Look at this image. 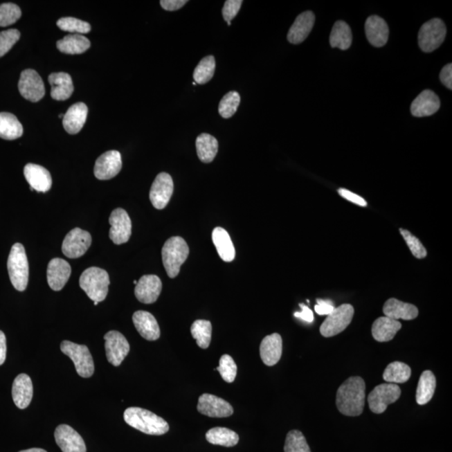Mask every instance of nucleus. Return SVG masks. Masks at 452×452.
Masks as SVG:
<instances>
[{"label":"nucleus","instance_id":"nucleus-56","mask_svg":"<svg viewBox=\"0 0 452 452\" xmlns=\"http://www.w3.org/2000/svg\"><path fill=\"white\" fill-rule=\"evenodd\" d=\"M59 118L63 119V118H64V114H60Z\"/></svg>","mask_w":452,"mask_h":452},{"label":"nucleus","instance_id":"nucleus-47","mask_svg":"<svg viewBox=\"0 0 452 452\" xmlns=\"http://www.w3.org/2000/svg\"><path fill=\"white\" fill-rule=\"evenodd\" d=\"M21 38L18 30L11 29L0 32V57L8 53Z\"/></svg>","mask_w":452,"mask_h":452},{"label":"nucleus","instance_id":"nucleus-8","mask_svg":"<svg viewBox=\"0 0 452 452\" xmlns=\"http://www.w3.org/2000/svg\"><path fill=\"white\" fill-rule=\"evenodd\" d=\"M401 390L396 383H382L376 386L368 396L370 409L374 414H382L391 404L398 401Z\"/></svg>","mask_w":452,"mask_h":452},{"label":"nucleus","instance_id":"nucleus-40","mask_svg":"<svg viewBox=\"0 0 452 452\" xmlns=\"http://www.w3.org/2000/svg\"><path fill=\"white\" fill-rule=\"evenodd\" d=\"M215 71V60L213 55H208L203 58L196 66L193 78L196 83L204 85L209 82L214 77Z\"/></svg>","mask_w":452,"mask_h":452},{"label":"nucleus","instance_id":"nucleus-18","mask_svg":"<svg viewBox=\"0 0 452 452\" xmlns=\"http://www.w3.org/2000/svg\"><path fill=\"white\" fill-rule=\"evenodd\" d=\"M161 291L162 282L158 275H145L136 285L135 296L139 302L151 304L157 301Z\"/></svg>","mask_w":452,"mask_h":452},{"label":"nucleus","instance_id":"nucleus-49","mask_svg":"<svg viewBox=\"0 0 452 452\" xmlns=\"http://www.w3.org/2000/svg\"><path fill=\"white\" fill-rule=\"evenodd\" d=\"M340 196H342L343 198L347 199L352 203L355 204V205L365 207L367 206V202L365 199L362 198L361 196L356 195L350 190L346 189H339L338 190Z\"/></svg>","mask_w":452,"mask_h":452},{"label":"nucleus","instance_id":"nucleus-39","mask_svg":"<svg viewBox=\"0 0 452 452\" xmlns=\"http://www.w3.org/2000/svg\"><path fill=\"white\" fill-rule=\"evenodd\" d=\"M191 334L197 345L203 350L210 347L212 337V325L207 320H196L191 326Z\"/></svg>","mask_w":452,"mask_h":452},{"label":"nucleus","instance_id":"nucleus-53","mask_svg":"<svg viewBox=\"0 0 452 452\" xmlns=\"http://www.w3.org/2000/svg\"><path fill=\"white\" fill-rule=\"evenodd\" d=\"M301 307L302 311H297L294 314L296 318L303 320L307 323H313L314 320V316L313 311H311L309 307L304 305V304H300Z\"/></svg>","mask_w":452,"mask_h":452},{"label":"nucleus","instance_id":"nucleus-7","mask_svg":"<svg viewBox=\"0 0 452 452\" xmlns=\"http://www.w3.org/2000/svg\"><path fill=\"white\" fill-rule=\"evenodd\" d=\"M354 309L350 304H343L336 307L333 313L324 320L320 333L325 338L334 337L345 331L354 318Z\"/></svg>","mask_w":452,"mask_h":452},{"label":"nucleus","instance_id":"nucleus-23","mask_svg":"<svg viewBox=\"0 0 452 452\" xmlns=\"http://www.w3.org/2000/svg\"><path fill=\"white\" fill-rule=\"evenodd\" d=\"M282 354V338L278 334L264 338L260 346V355L267 366H274L280 361Z\"/></svg>","mask_w":452,"mask_h":452},{"label":"nucleus","instance_id":"nucleus-20","mask_svg":"<svg viewBox=\"0 0 452 452\" xmlns=\"http://www.w3.org/2000/svg\"><path fill=\"white\" fill-rule=\"evenodd\" d=\"M24 174L27 182L30 183L31 190L46 193L51 189V175L46 168L34 163H28L24 169Z\"/></svg>","mask_w":452,"mask_h":452},{"label":"nucleus","instance_id":"nucleus-22","mask_svg":"<svg viewBox=\"0 0 452 452\" xmlns=\"http://www.w3.org/2000/svg\"><path fill=\"white\" fill-rule=\"evenodd\" d=\"M441 107L437 95L431 90L422 91L411 104L410 111L415 117L422 118L433 115Z\"/></svg>","mask_w":452,"mask_h":452},{"label":"nucleus","instance_id":"nucleus-19","mask_svg":"<svg viewBox=\"0 0 452 452\" xmlns=\"http://www.w3.org/2000/svg\"><path fill=\"white\" fill-rule=\"evenodd\" d=\"M71 274L70 264L65 260L54 258L48 264L47 281L54 291H61L69 280Z\"/></svg>","mask_w":452,"mask_h":452},{"label":"nucleus","instance_id":"nucleus-58","mask_svg":"<svg viewBox=\"0 0 452 452\" xmlns=\"http://www.w3.org/2000/svg\"><path fill=\"white\" fill-rule=\"evenodd\" d=\"M134 283L135 284V285H137V284H138V281H136V280H135V281L134 282Z\"/></svg>","mask_w":452,"mask_h":452},{"label":"nucleus","instance_id":"nucleus-57","mask_svg":"<svg viewBox=\"0 0 452 452\" xmlns=\"http://www.w3.org/2000/svg\"><path fill=\"white\" fill-rule=\"evenodd\" d=\"M98 303H99V302H94V305H95V306H97Z\"/></svg>","mask_w":452,"mask_h":452},{"label":"nucleus","instance_id":"nucleus-36","mask_svg":"<svg viewBox=\"0 0 452 452\" xmlns=\"http://www.w3.org/2000/svg\"><path fill=\"white\" fill-rule=\"evenodd\" d=\"M206 437L207 442L213 445L226 447H233L239 442L238 434L225 427L212 428L207 432Z\"/></svg>","mask_w":452,"mask_h":452},{"label":"nucleus","instance_id":"nucleus-43","mask_svg":"<svg viewBox=\"0 0 452 452\" xmlns=\"http://www.w3.org/2000/svg\"><path fill=\"white\" fill-rule=\"evenodd\" d=\"M57 26L63 31L70 33L83 35L89 33L91 27L89 23L82 21L81 19L73 17H65L60 19L57 24Z\"/></svg>","mask_w":452,"mask_h":452},{"label":"nucleus","instance_id":"nucleus-29","mask_svg":"<svg viewBox=\"0 0 452 452\" xmlns=\"http://www.w3.org/2000/svg\"><path fill=\"white\" fill-rule=\"evenodd\" d=\"M51 86V98L57 101H65L73 93L74 87L71 77L65 72H57L49 75Z\"/></svg>","mask_w":452,"mask_h":452},{"label":"nucleus","instance_id":"nucleus-32","mask_svg":"<svg viewBox=\"0 0 452 452\" xmlns=\"http://www.w3.org/2000/svg\"><path fill=\"white\" fill-rule=\"evenodd\" d=\"M57 47L64 54L79 55L89 49L91 42L82 35H68L57 42Z\"/></svg>","mask_w":452,"mask_h":452},{"label":"nucleus","instance_id":"nucleus-21","mask_svg":"<svg viewBox=\"0 0 452 452\" xmlns=\"http://www.w3.org/2000/svg\"><path fill=\"white\" fill-rule=\"evenodd\" d=\"M314 23L315 15L313 12L306 11L299 15L288 32V42L294 45H298L305 41L311 30H313Z\"/></svg>","mask_w":452,"mask_h":452},{"label":"nucleus","instance_id":"nucleus-14","mask_svg":"<svg viewBox=\"0 0 452 452\" xmlns=\"http://www.w3.org/2000/svg\"><path fill=\"white\" fill-rule=\"evenodd\" d=\"M174 192V182L167 173H160L152 185L150 198L152 205L158 210H163L169 204Z\"/></svg>","mask_w":452,"mask_h":452},{"label":"nucleus","instance_id":"nucleus-9","mask_svg":"<svg viewBox=\"0 0 452 452\" xmlns=\"http://www.w3.org/2000/svg\"><path fill=\"white\" fill-rule=\"evenodd\" d=\"M446 27L440 19H433L424 24L419 32V46L424 52H432L445 41Z\"/></svg>","mask_w":452,"mask_h":452},{"label":"nucleus","instance_id":"nucleus-45","mask_svg":"<svg viewBox=\"0 0 452 452\" xmlns=\"http://www.w3.org/2000/svg\"><path fill=\"white\" fill-rule=\"evenodd\" d=\"M222 379L227 383H233L237 374V365L233 358L228 354H224L219 359L217 369Z\"/></svg>","mask_w":452,"mask_h":452},{"label":"nucleus","instance_id":"nucleus-50","mask_svg":"<svg viewBox=\"0 0 452 452\" xmlns=\"http://www.w3.org/2000/svg\"><path fill=\"white\" fill-rule=\"evenodd\" d=\"M318 304L315 306V311L318 315H327L329 316L333 313L335 307H334L333 302L331 301H327V300H320L318 299Z\"/></svg>","mask_w":452,"mask_h":452},{"label":"nucleus","instance_id":"nucleus-28","mask_svg":"<svg viewBox=\"0 0 452 452\" xmlns=\"http://www.w3.org/2000/svg\"><path fill=\"white\" fill-rule=\"evenodd\" d=\"M386 317L395 320H413L418 317L419 311L413 304L406 303L395 298L387 300L383 307Z\"/></svg>","mask_w":452,"mask_h":452},{"label":"nucleus","instance_id":"nucleus-35","mask_svg":"<svg viewBox=\"0 0 452 452\" xmlns=\"http://www.w3.org/2000/svg\"><path fill=\"white\" fill-rule=\"evenodd\" d=\"M23 133L22 124L14 114L0 113V138L15 140L21 138Z\"/></svg>","mask_w":452,"mask_h":452},{"label":"nucleus","instance_id":"nucleus-26","mask_svg":"<svg viewBox=\"0 0 452 452\" xmlns=\"http://www.w3.org/2000/svg\"><path fill=\"white\" fill-rule=\"evenodd\" d=\"M365 32L368 41L376 47L385 46L389 39V27L385 19L379 16L373 15L368 18Z\"/></svg>","mask_w":452,"mask_h":452},{"label":"nucleus","instance_id":"nucleus-44","mask_svg":"<svg viewBox=\"0 0 452 452\" xmlns=\"http://www.w3.org/2000/svg\"><path fill=\"white\" fill-rule=\"evenodd\" d=\"M21 17V8L15 3H6L0 6V26L13 25Z\"/></svg>","mask_w":452,"mask_h":452},{"label":"nucleus","instance_id":"nucleus-31","mask_svg":"<svg viewBox=\"0 0 452 452\" xmlns=\"http://www.w3.org/2000/svg\"><path fill=\"white\" fill-rule=\"evenodd\" d=\"M212 239L219 257L224 262H230L235 257V250L230 235L222 227H216L212 232Z\"/></svg>","mask_w":452,"mask_h":452},{"label":"nucleus","instance_id":"nucleus-37","mask_svg":"<svg viewBox=\"0 0 452 452\" xmlns=\"http://www.w3.org/2000/svg\"><path fill=\"white\" fill-rule=\"evenodd\" d=\"M353 41V35L349 25L345 21L334 24L330 35V45L343 51L349 49Z\"/></svg>","mask_w":452,"mask_h":452},{"label":"nucleus","instance_id":"nucleus-13","mask_svg":"<svg viewBox=\"0 0 452 452\" xmlns=\"http://www.w3.org/2000/svg\"><path fill=\"white\" fill-rule=\"evenodd\" d=\"M111 229L109 237L116 245L129 241L132 235V222L126 210L118 208L111 212L109 218Z\"/></svg>","mask_w":452,"mask_h":452},{"label":"nucleus","instance_id":"nucleus-4","mask_svg":"<svg viewBox=\"0 0 452 452\" xmlns=\"http://www.w3.org/2000/svg\"><path fill=\"white\" fill-rule=\"evenodd\" d=\"M7 266L12 285L19 291H25L29 282V262L21 243L12 246Z\"/></svg>","mask_w":452,"mask_h":452},{"label":"nucleus","instance_id":"nucleus-46","mask_svg":"<svg viewBox=\"0 0 452 452\" xmlns=\"http://www.w3.org/2000/svg\"><path fill=\"white\" fill-rule=\"evenodd\" d=\"M401 234L407 244L408 247L417 259L425 258L427 255V251L419 239L411 234V232L405 229H399Z\"/></svg>","mask_w":452,"mask_h":452},{"label":"nucleus","instance_id":"nucleus-25","mask_svg":"<svg viewBox=\"0 0 452 452\" xmlns=\"http://www.w3.org/2000/svg\"><path fill=\"white\" fill-rule=\"evenodd\" d=\"M12 397L19 409L25 410L33 397V385L31 379L26 374H21L15 378L12 386Z\"/></svg>","mask_w":452,"mask_h":452},{"label":"nucleus","instance_id":"nucleus-42","mask_svg":"<svg viewBox=\"0 0 452 452\" xmlns=\"http://www.w3.org/2000/svg\"><path fill=\"white\" fill-rule=\"evenodd\" d=\"M241 97L237 91H231L222 99L219 104V114L223 118H230L238 109Z\"/></svg>","mask_w":452,"mask_h":452},{"label":"nucleus","instance_id":"nucleus-12","mask_svg":"<svg viewBox=\"0 0 452 452\" xmlns=\"http://www.w3.org/2000/svg\"><path fill=\"white\" fill-rule=\"evenodd\" d=\"M104 339H105V350L108 362L115 367L119 366L129 353V343L118 331L108 332L104 336Z\"/></svg>","mask_w":452,"mask_h":452},{"label":"nucleus","instance_id":"nucleus-38","mask_svg":"<svg viewBox=\"0 0 452 452\" xmlns=\"http://www.w3.org/2000/svg\"><path fill=\"white\" fill-rule=\"evenodd\" d=\"M411 369L406 363L395 361L390 363L383 372V378L387 383H403L409 381Z\"/></svg>","mask_w":452,"mask_h":452},{"label":"nucleus","instance_id":"nucleus-54","mask_svg":"<svg viewBox=\"0 0 452 452\" xmlns=\"http://www.w3.org/2000/svg\"><path fill=\"white\" fill-rule=\"evenodd\" d=\"M7 353L6 337L2 331H0V366L6 362Z\"/></svg>","mask_w":452,"mask_h":452},{"label":"nucleus","instance_id":"nucleus-3","mask_svg":"<svg viewBox=\"0 0 452 452\" xmlns=\"http://www.w3.org/2000/svg\"><path fill=\"white\" fill-rule=\"evenodd\" d=\"M80 287L88 298L93 302H102L106 299L110 285L109 275L99 267H90L80 278Z\"/></svg>","mask_w":452,"mask_h":452},{"label":"nucleus","instance_id":"nucleus-10","mask_svg":"<svg viewBox=\"0 0 452 452\" xmlns=\"http://www.w3.org/2000/svg\"><path fill=\"white\" fill-rule=\"evenodd\" d=\"M91 245V237L89 232L75 228L64 239L62 252L68 258H79L85 255Z\"/></svg>","mask_w":452,"mask_h":452},{"label":"nucleus","instance_id":"nucleus-15","mask_svg":"<svg viewBox=\"0 0 452 452\" xmlns=\"http://www.w3.org/2000/svg\"><path fill=\"white\" fill-rule=\"evenodd\" d=\"M197 410L199 413L213 418L229 417L234 413L229 402L210 394H203L199 398Z\"/></svg>","mask_w":452,"mask_h":452},{"label":"nucleus","instance_id":"nucleus-6","mask_svg":"<svg viewBox=\"0 0 452 452\" xmlns=\"http://www.w3.org/2000/svg\"><path fill=\"white\" fill-rule=\"evenodd\" d=\"M61 350L73 361L75 370L82 378H89L94 374V362L86 345H80L71 341H63Z\"/></svg>","mask_w":452,"mask_h":452},{"label":"nucleus","instance_id":"nucleus-17","mask_svg":"<svg viewBox=\"0 0 452 452\" xmlns=\"http://www.w3.org/2000/svg\"><path fill=\"white\" fill-rule=\"evenodd\" d=\"M55 439L63 452H87L83 438L69 426L60 425L55 429Z\"/></svg>","mask_w":452,"mask_h":452},{"label":"nucleus","instance_id":"nucleus-33","mask_svg":"<svg viewBox=\"0 0 452 452\" xmlns=\"http://www.w3.org/2000/svg\"><path fill=\"white\" fill-rule=\"evenodd\" d=\"M217 139L208 134H202L196 139V150L201 161L210 163L218 153Z\"/></svg>","mask_w":452,"mask_h":452},{"label":"nucleus","instance_id":"nucleus-11","mask_svg":"<svg viewBox=\"0 0 452 452\" xmlns=\"http://www.w3.org/2000/svg\"><path fill=\"white\" fill-rule=\"evenodd\" d=\"M19 91L22 97L32 102L41 101L46 94L45 86L37 72L27 69L21 72Z\"/></svg>","mask_w":452,"mask_h":452},{"label":"nucleus","instance_id":"nucleus-16","mask_svg":"<svg viewBox=\"0 0 452 452\" xmlns=\"http://www.w3.org/2000/svg\"><path fill=\"white\" fill-rule=\"evenodd\" d=\"M122 167L121 154L116 150L107 151L96 161L94 174L100 180L111 179L120 173Z\"/></svg>","mask_w":452,"mask_h":452},{"label":"nucleus","instance_id":"nucleus-51","mask_svg":"<svg viewBox=\"0 0 452 452\" xmlns=\"http://www.w3.org/2000/svg\"><path fill=\"white\" fill-rule=\"evenodd\" d=\"M187 3L186 0H161L160 5L165 10L176 11L181 9Z\"/></svg>","mask_w":452,"mask_h":452},{"label":"nucleus","instance_id":"nucleus-52","mask_svg":"<svg viewBox=\"0 0 452 452\" xmlns=\"http://www.w3.org/2000/svg\"><path fill=\"white\" fill-rule=\"evenodd\" d=\"M440 78L444 86H446L448 89H452V65L447 64L446 66L442 68Z\"/></svg>","mask_w":452,"mask_h":452},{"label":"nucleus","instance_id":"nucleus-5","mask_svg":"<svg viewBox=\"0 0 452 452\" xmlns=\"http://www.w3.org/2000/svg\"><path fill=\"white\" fill-rule=\"evenodd\" d=\"M190 254V248L182 237H171L165 242L162 249L163 266L170 278L177 277L180 268Z\"/></svg>","mask_w":452,"mask_h":452},{"label":"nucleus","instance_id":"nucleus-48","mask_svg":"<svg viewBox=\"0 0 452 452\" xmlns=\"http://www.w3.org/2000/svg\"><path fill=\"white\" fill-rule=\"evenodd\" d=\"M242 0H227L222 10L223 18L230 26V21L235 18L242 6Z\"/></svg>","mask_w":452,"mask_h":452},{"label":"nucleus","instance_id":"nucleus-34","mask_svg":"<svg viewBox=\"0 0 452 452\" xmlns=\"http://www.w3.org/2000/svg\"><path fill=\"white\" fill-rule=\"evenodd\" d=\"M437 387V379L431 370L424 371L419 377L417 390V402L419 406L426 405L433 398Z\"/></svg>","mask_w":452,"mask_h":452},{"label":"nucleus","instance_id":"nucleus-1","mask_svg":"<svg viewBox=\"0 0 452 452\" xmlns=\"http://www.w3.org/2000/svg\"><path fill=\"white\" fill-rule=\"evenodd\" d=\"M365 382L361 377L354 376L347 379L338 388L336 405L342 415L346 417H359L365 404Z\"/></svg>","mask_w":452,"mask_h":452},{"label":"nucleus","instance_id":"nucleus-24","mask_svg":"<svg viewBox=\"0 0 452 452\" xmlns=\"http://www.w3.org/2000/svg\"><path fill=\"white\" fill-rule=\"evenodd\" d=\"M136 329L143 338L155 341L160 337V329L153 314L146 311H138L133 316Z\"/></svg>","mask_w":452,"mask_h":452},{"label":"nucleus","instance_id":"nucleus-27","mask_svg":"<svg viewBox=\"0 0 452 452\" xmlns=\"http://www.w3.org/2000/svg\"><path fill=\"white\" fill-rule=\"evenodd\" d=\"M88 108L85 103L78 102L72 105L64 114L63 127L70 134H77L82 129L87 121Z\"/></svg>","mask_w":452,"mask_h":452},{"label":"nucleus","instance_id":"nucleus-55","mask_svg":"<svg viewBox=\"0 0 452 452\" xmlns=\"http://www.w3.org/2000/svg\"><path fill=\"white\" fill-rule=\"evenodd\" d=\"M19 452H47L46 450L41 449V448H31V449L24 450Z\"/></svg>","mask_w":452,"mask_h":452},{"label":"nucleus","instance_id":"nucleus-2","mask_svg":"<svg viewBox=\"0 0 452 452\" xmlns=\"http://www.w3.org/2000/svg\"><path fill=\"white\" fill-rule=\"evenodd\" d=\"M124 421L134 429L151 435H162L170 431L169 424L153 412L139 407H130L124 411Z\"/></svg>","mask_w":452,"mask_h":452},{"label":"nucleus","instance_id":"nucleus-30","mask_svg":"<svg viewBox=\"0 0 452 452\" xmlns=\"http://www.w3.org/2000/svg\"><path fill=\"white\" fill-rule=\"evenodd\" d=\"M401 327V323L397 320L387 317L379 318L375 320L372 326V335L376 341L389 342L395 338Z\"/></svg>","mask_w":452,"mask_h":452},{"label":"nucleus","instance_id":"nucleus-41","mask_svg":"<svg viewBox=\"0 0 452 452\" xmlns=\"http://www.w3.org/2000/svg\"><path fill=\"white\" fill-rule=\"evenodd\" d=\"M285 452H311L309 444L301 431L293 430L288 432L287 435Z\"/></svg>","mask_w":452,"mask_h":452}]
</instances>
